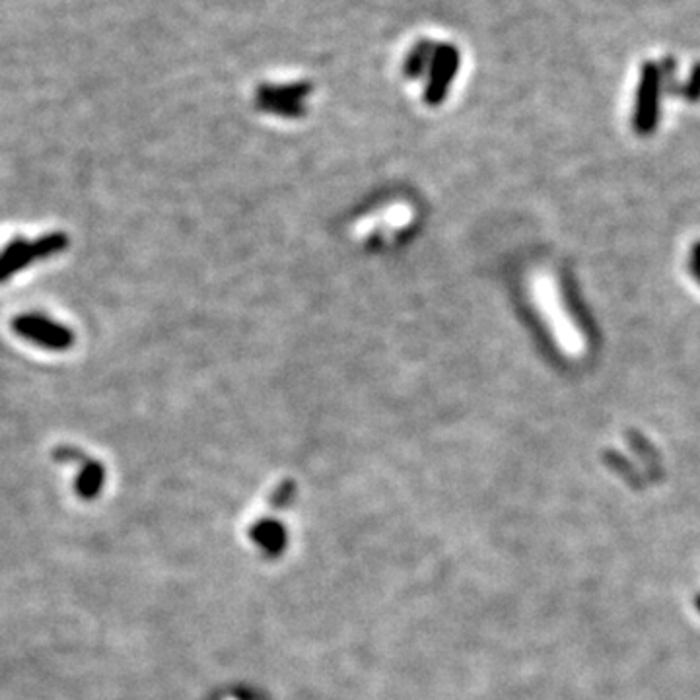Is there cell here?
<instances>
[{
    "instance_id": "obj_1",
    "label": "cell",
    "mask_w": 700,
    "mask_h": 700,
    "mask_svg": "<svg viewBox=\"0 0 700 700\" xmlns=\"http://www.w3.org/2000/svg\"><path fill=\"white\" fill-rule=\"evenodd\" d=\"M292 482H283L276 487L269 494L267 506L246 527L247 543L261 557L274 559L288 547V527L283 520V514L288 506V498L292 497Z\"/></svg>"
},
{
    "instance_id": "obj_2",
    "label": "cell",
    "mask_w": 700,
    "mask_h": 700,
    "mask_svg": "<svg viewBox=\"0 0 700 700\" xmlns=\"http://www.w3.org/2000/svg\"><path fill=\"white\" fill-rule=\"evenodd\" d=\"M460 67V55L450 45H442L438 49H432V45L422 43L417 49L410 53L407 72L408 75H420L422 70H430V82H428V100L440 102L445 90H448L450 82L455 76V70Z\"/></svg>"
},
{
    "instance_id": "obj_3",
    "label": "cell",
    "mask_w": 700,
    "mask_h": 700,
    "mask_svg": "<svg viewBox=\"0 0 700 700\" xmlns=\"http://www.w3.org/2000/svg\"><path fill=\"white\" fill-rule=\"evenodd\" d=\"M68 247V236L63 232H53L41 236L35 241L23 238L12 239L0 253V283L8 281L12 274L28 267L30 263L40 259H49L57 253H63Z\"/></svg>"
},
{
    "instance_id": "obj_4",
    "label": "cell",
    "mask_w": 700,
    "mask_h": 700,
    "mask_svg": "<svg viewBox=\"0 0 700 700\" xmlns=\"http://www.w3.org/2000/svg\"><path fill=\"white\" fill-rule=\"evenodd\" d=\"M14 331L35 345L49 350H67L75 345V333L40 313H23L12 321Z\"/></svg>"
},
{
    "instance_id": "obj_5",
    "label": "cell",
    "mask_w": 700,
    "mask_h": 700,
    "mask_svg": "<svg viewBox=\"0 0 700 700\" xmlns=\"http://www.w3.org/2000/svg\"><path fill=\"white\" fill-rule=\"evenodd\" d=\"M80 463V473L75 482V490L82 500H94L103 489L105 469L100 462L90 460L86 455Z\"/></svg>"
},
{
    "instance_id": "obj_6",
    "label": "cell",
    "mask_w": 700,
    "mask_h": 700,
    "mask_svg": "<svg viewBox=\"0 0 700 700\" xmlns=\"http://www.w3.org/2000/svg\"><path fill=\"white\" fill-rule=\"evenodd\" d=\"M283 94H284V95H283V100H284V102H286V100H296V102H298V100L301 98V94H298V88L283 90ZM265 100H269V102H271V103L276 107V105L281 103V95H276V94H267V98H263V102H265Z\"/></svg>"
}]
</instances>
